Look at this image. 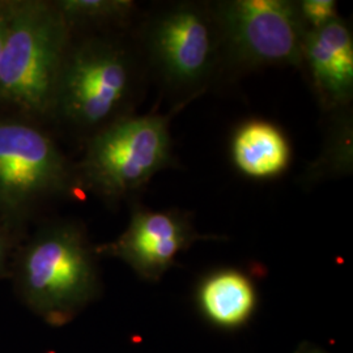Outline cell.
Listing matches in <instances>:
<instances>
[{
    "label": "cell",
    "mask_w": 353,
    "mask_h": 353,
    "mask_svg": "<svg viewBox=\"0 0 353 353\" xmlns=\"http://www.w3.org/2000/svg\"><path fill=\"white\" fill-rule=\"evenodd\" d=\"M294 353H327L325 352V351H322V350H319V348H316V347H312V345H309V344H303V347L300 348V350H297V352Z\"/></svg>",
    "instance_id": "17"
},
{
    "label": "cell",
    "mask_w": 353,
    "mask_h": 353,
    "mask_svg": "<svg viewBox=\"0 0 353 353\" xmlns=\"http://www.w3.org/2000/svg\"><path fill=\"white\" fill-rule=\"evenodd\" d=\"M54 4L70 26L123 19L135 8V3L128 0H62Z\"/></svg>",
    "instance_id": "12"
},
{
    "label": "cell",
    "mask_w": 353,
    "mask_h": 353,
    "mask_svg": "<svg viewBox=\"0 0 353 353\" xmlns=\"http://www.w3.org/2000/svg\"><path fill=\"white\" fill-rule=\"evenodd\" d=\"M169 114L123 117L103 127L89 143L81 172L92 189L122 198L141 189L160 170L174 165L170 122L183 108Z\"/></svg>",
    "instance_id": "3"
},
{
    "label": "cell",
    "mask_w": 353,
    "mask_h": 353,
    "mask_svg": "<svg viewBox=\"0 0 353 353\" xmlns=\"http://www.w3.org/2000/svg\"><path fill=\"white\" fill-rule=\"evenodd\" d=\"M8 17H10V3L8 4L0 3V55H1V50H3L6 34H7Z\"/></svg>",
    "instance_id": "16"
},
{
    "label": "cell",
    "mask_w": 353,
    "mask_h": 353,
    "mask_svg": "<svg viewBox=\"0 0 353 353\" xmlns=\"http://www.w3.org/2000/svg\"><path fill=\"white\" fill-rule=\"evenodd\" d=\"M70 24L43 1L10 3L8 28L0 55V100L29 114L52 110L68 52Z\"/></svg>",
    "instance_id": "2"
},
{
    "label": "cell",
    "mask_w": 353,
    "mask_h": 353,
    "mask_svg": "<svg viewBox=\"0 0 353 353\" xmlns=\"http://www.w3.org/2000/svg\"><path fill=\"white\" fill-rule=\"evenodd\" d=\"M232 160L242 174L267 179L281 174L290 165V141L271 122L252 119L242 123L232 138Z\"/></svg>",
    "instance_id": "11"
},
{
    "label": "cell",
    "mask_w": 353,
    "mask_h": 353,
    "mask_svg": "<svg viewBox=\"0 0 353 353\" xmlns=\"http://www.w3.org/2000/svg\"><path fill=\"white\" fill-rule=\"evenodd\" d=\"M11 248H12V240L10 233L0 228V275H3V272L7 268Z\"/></svg>",
    "instance_id": "15"
},
{
    "label": "cell",
    "mask_w": 353,
    "mask_h": 353,
    "mask_svg": "<svg viewBox=\"0 0 353 353\" xmlns=\"http://www.w3.org/2000/svg\"><path fill=\"white\" fill-rule=\"evenodd\" d=\"M211 239L214 236L196 232L190 214L138 207L126 230L113 242L94 249V252L123 261L144 280L159 281L174 265L179 252L196 241Z\"/></svg>",
    "instance_id": "8"
},
{
    "label": "cell",
    "mask_w": 353,
    "mask_h": 353,
    "mask_svg": "<svg viewBox=\"0 0 353 353\" xmlns=\"http://www.w3.org/2000/svg\"><path fill=\"white\" fill-rule=\"evenodd\" d=\"M153 68L170 89L199 96L220 62L212 11L178 3L153 16L145 30Z\"/></svg>",
    "instance_id": "6"
},
{
    "label": "cell",
    "mask_w": 353,
    "mask_h": 353,
    "mask_svg": "<svg viewBox=\"0 0 353 353\" xmlns=\"http://www.w3.org/2000/svg\"><path fill=\"white\" fill-rule=\"evenodd\" d=\"M334 127L327 147L319 161L313 166L309 176L313 179L326 174H339L351 172L352 166V127L351 119L344 117Z\"/></svg>",
    "instance_id": "13"
},
{
    "label": "cell",
    "mask_w": 353,
    "mask_h": 353,
    "mask_svg": "<svg viewBox=\"0 0 353 353\" xmlns=\"http://www.w3.org/2000/svg\"><path fill=\"white\" fill-rule=\"evenodd\" d=\"M134 79L126 50L110 42L89 41L67 52L52 110L76 126H108L128 101Z\"/></svg>",
    "instance_id": "5"
},
{
    "label": "cell",
    "mask_w": 353,
    "mask_h": 353,
    "mask_svg": "<svg viewBox=\"0 0 353 353\" xmlns=\"http://www.w3.org/2000/svg\"><path fill=\"white\" fill-rule=\"evenodd\" d=\"M299 11L309 30L327 26L338 19V6L334 0H303L297 1Z\"/></svg>",
    "instance_id": "14"
},
{
    "label": "cell",
    "mask_w": 353,
    "mask_h": 353,
    "mask_svg": "<svg viewBox=\"0 0 353 353\" xmlns=\"http://www.w3.org/2000/svg\"><path fill=\"white\" fill-rule=\"evenodd\" d=\"M316 94L328 110L345 108L353 96V37L341 19L309 30L303 46Z\"/></svg>",
    "instance_id": "9"
},
{
    "label": "cell",
    "mask_w": 353,
    "mask_h": 353,
    "mask_svg": "<svg viewBox=\"0 0 353 353\" xmlns=\"http://www.w3.org/2000/svg\"><path fill=\"white\" fill-rule=\"evenodd\" d=\"M198 306L214 326L233 330L243 326L256 306L252 279L234 268L217 270L203 279L196 292Z\"/></svg>",
    "instance_id": "10"
},
{
    "label": "cell",
    "mask_w": 353,
    "mask_h": 353,
    "mask_svg": "<svg viewBox=\"0 0 353 353\" xmlns=\"http://www.w3.org/2000/svg\"><path fill=\"white\" fill-rule=\"evenodd\" d=\"M67 160L37 127L0 121V212L21 214L33 203L63 191Z\"/></svg>",
    "instance_id": "7"
},
{
    "label": "cell",
    "mask_w": 353,
    "mask_h": 353,
    "mask_svg": "<svg viewBox=\"0 0 353 353\" xmlns=\"http://www.w3.org/2000/svg\"><path fill=\"white\" fill-rule=\"evenodd\" d=\"M219 36L220 59L252 70L303 63L309 29L299 6L288 0H227L211 7Z\"/></svg>",
    "instance_id": "4"
},
{
    "label": "cell",
    "mask_w": 353,
    "mask_h": 353,
    "mask_svg": "<svg viewBox=\"0 0 353 353\" xmlns=\"http://www.w3.org/2000/svg\"><path fill=\"white\" fill-rule=\"evenodd\" d=\"M16 285L21 301L45 322L61 326L74 319L100 290L84 232L70 223L41 230L17 259Z\"/></svg>",
    "instance_id": "1"
}]
</instances>
